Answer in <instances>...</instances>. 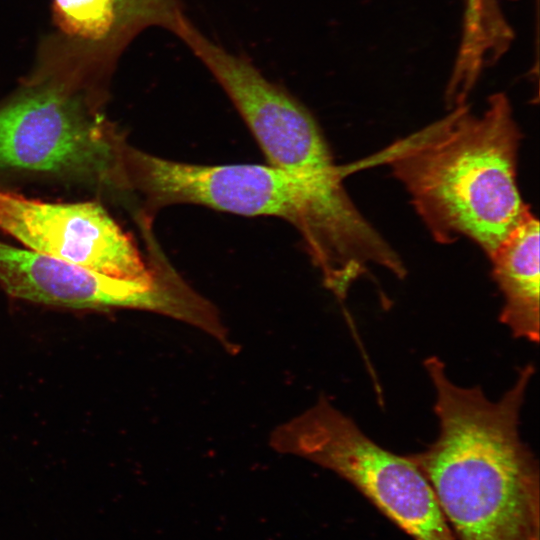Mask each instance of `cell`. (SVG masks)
Here are the masks:
<instances>
[{
  "label": "cell",
  "instance_id": "obj_1",
  "mask_svg": "<svg viewBox=\"0 0 540 540\" xmlns=\"http://www.w3.org/2000/svg\"><path fill=\"white\" fill-rule=\"evenodd\" d=\"M346 167L292 171L272 165H201L161 158L130 147L129 190L139 192L144 215L175 204H196L246 217H277L300 234L324 286L343 301L370 267L403 278L393 247L356 207L344 185Z\"/></svg>",
  "mask_w": 540,
  "mask_h": 540
},
{
  "label": "cell",
  "instance_id": "obj_4",
  "mask_svg": "<svg viewBox=\"0 0 540 540\" xmlns=\"http://www.w3.org/2000/svg\"><path fill=\"white\" fill-rule=\"evenodd\" d=\"M127 142L99 106L63 81L43 80L0 104V172L126 191Z\"/></svg>",
  "mask_w": 540,
  "mask_h": 540
},
{
  "label": "cell",
  "instance_id": "obj_6",
  "mask_svg": "<svg viewBox=\"0 0 540 540\" xmlns=\"http://www.w3.org/2000/svg\"><path fill=\"white\" fill-rule=\"evenodd\" d=\"M0 229L29 250L107 276L152 286L185 282L154 238L144 256L96 202L47 203L0 189Z\"/></svg>",
  "mask_w": 540,
  "mask_h": 540
},
{
  "label": "cell",
  "instance_id": "obj_10",
  "mask_svg": "<svg viewBox=\"0 0 540 540\" xmlns=\"http://www.w3.org/2000/svg\"><path fill=\"white\" fill-rule=\"evenodd\" d=\"M54 7L60 26L83 38L101 39L115 26L124 27L117 0H54Z\"/></svg>",
  "mask_w": 540,
  "mask_h": 540
},
{
  "label": "cell",
  "instance_id": "obj_8",
  "mask_svg": "<svg viewBox=\"0 0 540 540\" xmlns=\"http://www.w3.org/2000/svg\"><path fill=\"white\" fill-rule=\"evenodd\" d=\"M0 285L10 296L30 302L74 309H138L207 334L220 322L218 308L187 282L152 286L122 280L1 241Z\"/></svg>",
  "mask_w": 540,
  "mask_h": 540
},
{
  "label": "cell",
  "instance_id": "obj_12",
  "mask_svg": "<svg viewBox=\"0 0 540 540\" xmlns=\"http://www.w3.org/2000/svg\"><path fill=\"white\" fill-rule=\"evenodd\" d=\"M533 540H540V536L536 537V538H535V539H533Z\"/></svg>",
  "mask_w": 540,
  "mask_h": 540
},
{
  "label": "cell",
  "instance_id": "obj_7",
  "mask_svg": "<svg viewBox=\"0 0 540 540\" xmlns=\"http://www.w3.org/2000/svg\"><path fill=\"white\" fill-rule=\"evenodd\" d=\"M225 91L269 165L292 171L336 166L317 120L246 57L228 51L184 15L172 30Z\"/></svg>",
  "mask_w": 540,
  "mask_h": 540
},
{
  "label": "cell",
  "instance_id": "obj_3",
  "mask_svg": "<svg viewBox=\"0 0 540 540\" xmlns=\"http://www.w3.org/2000/svg\"><path fill=\"white\" fill-rule=\"evenodd\" d=\"M521 138L509 99L497 93L481 114L455 106L358 167L388 165L436 242L466 237L490 258L532 213L517 181Z\"/></svg>",
  "mask_w": 540,
  "mask_h": 540
},
{
  "label": "cell",
  "instance_id": "obj_2",
  "mask_svg": "<svg viewBox=\"0 0 540 540\" xmlns=\"http://www.w3.org/2000/svg\"><path fill=\"white\" fill-rule=\"evenodd\" d=\"M424 367L435 390L439 433L425 450L406 456L431 485L455 540L540 536L539 464L519 434L535 366H523L497 401L480 386L455 384L437 356Z\"/></svg>",
  "mask_w": 540,
  "mask_h": 540
},
{
  "label": "cell",
  "instance_id": "obj_11",
  "mask_svg": "<svg viewBox=\"0 0 540 540\" xmlns=\"http://www.w3.org/2000/svg\"><path fill=\"white\" fill-rule=\"evenodd\" d=\"M125 28L160 26L172 32L184 15L181 0H117Z\"/></svg>",
  "mask_w": 540,
  "mask_h": 540
},
{
  "label": "cell",
  "instance_id": "obj_5",
  "mask_svg": "<svg viewBox=\"0 0 540 540\" xmlns=\"http://www.w3.org/2000/svg\"><path fill=\"white\" fill-rule=\"evenodd\" d=\"M269 444L338 474L414 540H455L420 469L374 442L326 396L277 426Z\"/></svg>",
  "mask_w": 540,
  "mask_h": 540
},
{
  "label": "cell",
  "instance_id": "obj_9",
  "mask_svg": "<svg viewBox=\"0 0 540 540\" xmlns=\"http://www.w3.org/2000/svg\"><path fill=\"white\" fill-rule=\"evenodd\" d=\"M504 298L499 321L513 337L539 342V221L530 213L489 258Z\"/></svg>",
  "mask_w": 540,
  "mask_h": 540
}]
</instances>
